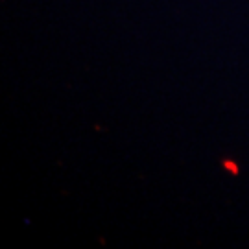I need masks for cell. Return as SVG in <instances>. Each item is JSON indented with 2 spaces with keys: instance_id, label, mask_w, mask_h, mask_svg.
Listing matches in <instances>:
<instances>
[{
  "instance_id": "6da1fadb",
  "label": "cell",
  "mask_w": 249,
  "mask_h": 249,
  "mask_svg": "<svg viewBox=\"0 0 249 249\" xmlns=\"http://www.w3.org/2000/svg\"><path fill=\"white\" fill-rule=\"evenodd\" d=\"M223 168L227 170V172H231L232 176H238V174H240V170H238V166H236V162L231 159L223 160Z\"/></svg>"
}]
</instances>
